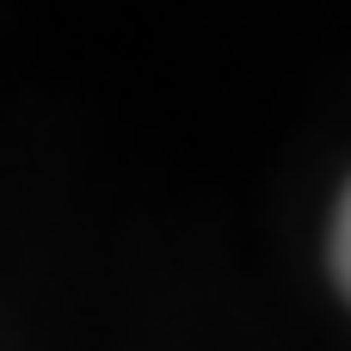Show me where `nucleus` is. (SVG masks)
Masks as SVG:
<instances>
[{"instance_id": "nucleus-1", "label": "nucleus", "mask_w": 351, "mask_h": 351, "mask_svg": "<svg viewBox=\"0 0 351 351\" xmlns=\"http://www.w3.org/2000/svg\"><path fill=\"white\" fill-rule=\"evenodd\" d=\"M333 278L351 296V191H346V204H339V216H333Z\"/></svg>"}]
</instances>
